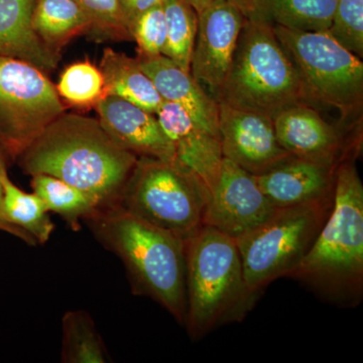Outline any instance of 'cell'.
Here are the masks:
<instances>
[{"mask_svg": "<svg viewBox=\"0 0 363 363\" xmlns=\"http://www.w3.org/2000/svg\"><path fill=\"white\" fill-rule=\"evenodd\" d=\"M167 42L162 55L190 72L191 58L197 35L198 14L184 0H164Z\"/></svg>", "mask_w": 363, "mask_h": 363, "instance_id": "24", "label": "cell"}, {"mask_svg": "<svg viewBox=\"0 0 363 363\" xmlns=\"http://www.w3.org/2000/svg\"><path fill=\"white\" fill-rule=\"evenodd\" d=\"M32 23L40 39L54 51L90 28L89 18L76 0H35Z\"/></svg>", "mask_w": 363, "mask_h": 363, "instance_id": "21", "label": "cell"}, {"mask_svg": "<svg viewBox=\"0 0 363 363\" xmlns=\"http://www.w3.org/2000/svg\"><path fill=\"white\" fill-rule=\"evenodd\" d=\"M218 104L224 159L257 176L292 157L279 145L271 117Z\"/></svg>", "mask_w": 363, "mask_h": 363, "instance_id": "12", "label": "cell"}, {"mask_svg": "<svg viewBox=\"0 0 363 363\" xmlns=\"http://www.w3.org/2000/svg\"><path fill=\"white\" fill-rule=\"evenodd\" d=\"M186 296L193 340L247 316L259 296L248 289L235 238L203 225L186 241Z\"/></svg>", "mask_w": 363, "mask_h": 363, "instance_id": "4", "label": "cell"}, {"mask_svg": "<svg viewBox=\"0 0 363 363\" xmlns=\"http://www.w3.org/2000/svg\"><path fill=\"white\" fill-rule=\"evenodd\" d=\"M104 79L105 96L113 95L156 114L164 100L154 83L138 64V59L104 50L99 66Z\"/></svg>", "mask_w": 363, "mask_h": 363, "instance_id": "19", "label": "cell"}, {"mask_svg": "<svg viewBox=\"0 0 363 363\" xmlns=\"http://www.w3.org/2000/svg\"><path fill=\"white\" fill-rule=\"evenodd\" d=\"M216 101L272 119L295 105L310 104L272 23L245 18Z\"/></svg>", "mask_w": 363, "mask_h": 363, "instance_id": "5", "label": "cell"}, {"mask_svg": "<svg viewBox=\"0 0 363 363\" xmlns=\"http://www.w3.org/2000/svg\"><path fill=\"white\" fill-rule=\"evenodd\" d=\"M209 193L180 162L138 157L114 205L187 241L204 225Z\"/></svg>", "mask_w": 363, "mask_h": 363, "instance_id": "6", "label": "cell"}, {"mask_svg": "<svg viewBox=\"0 0 363 363\" xmlns=\"http://www.w3.org/2000/svg\"><path fill=\"white\" fill-rule=\"evenodd\" d=\"M138 61L164 101L180 105L198 126L220 138L218 102L193 78L190 72L183 70L164 55L138 56Z\"/></svg>", "mask_w": 363, "mask_h": 363, "instance_id": "17", "label": "cell"}, {"mask_svg": "<svg viewBox=\"0 0 363 363\" xmlns=\"http://www.w3.org/2000/svg\"><path fill=\"white\" fill-rule=\"evenodd\" d=\"M338 0H272V23L291 30L326 32Z\"/></svg>", "mask_w": 363, "mask_h": 363, "instance_id": "25", "label": "cell"}, {"mask_svg": "<svg viewBox=\"0 0 363 363\" xmlns=\"http://www.w3.org/2000/svg\"><path fill=\"white\" fill-rule=\"evenodd\" d=\"M16 159L23 173L61 179L101 208L116 201L138 157L121 147L98 118L64 112Z\"/></svg>", "mask_w": 363, "mask_h": 363, "instance_id": "1", "label": "cell"}, {"mask_svg": "<svg viewBox=\"0 0 363 363\" xmlns=\"http://www.w3.org/2000/svg\"><path fill=\"white\" fill-rule=\"evenodd\" d=\"M184 1L187 2L189 6H192L193 9H195L196 13H200L202 9H204L205 7L211 4L212 2H214L215 0H184ZM228 1L233 2V4H235L238 9L242 11L241 9V4L240 0H228Z\"/></svg>", "mask_w": 363, "mask_h": 363, "instance_id": "33", "label": "cell"}, {"mask_svg": "<svg viewBox=\"0 0 363 363\" xmlns=\"http://www.w3.org/2000/svg\"><path fill=\"white\" fill-rule=\"evenodd\" d=\"M90 21V28L119 39H133L119 0H76Z\"/></svg>", "mask_w": 363, "mask_h": 363, "instance_id": "29", "label": "cell"}, {"mask_svg": "<svg viewBox=\"0 0 363 363\" xmlns=\"http://www.w3.org/2000/svg\"><path fill=\"white\" fill-rule=\"evenodd\" d=\"M329 35L358 58H363V0H338Z\"/></svg>", "mask_w": 363, "mask_h": 363, "instance_id": "27", "label": "cell"}, {"mask_svg": "<svg viewBox=\"0 0 363 363\" xmlns=\"http://www.w3.org/2000/svg\"><path fill=\"white\" fill-rule=\"evenodd\" d=\"M32 177L33 193L43 200L49 212L60 215L73 230H78L79 222L89 218L99 208L89 196L61 179L45 174Z\"/></svg>", "mask_w": 363, "mask_h": 363, "instance_id": "22", "label": "cell"}, {"mask_svg": "<svg viewBox=\"0 0 363 363\" xmlns=\"http://www.w3.org/2000/svg\"><path fill=\"white\" fill-rule=\"evenodd\" d=\"M65 112L44 71L0 57V150L16 159L57 117Z\"/></svg>", "mask_w": 363, "mask_h": 363, "instance_id": "9", "label": "cell"}, {"mask_svg": "<svg viewBox=\"0 0 363 363\" xmlns=\"http://www.w3.org/2000/svg\"><path fill=\"white\" fill-rule=\"evenodd\" d=\"M6 155L4 154L1 150H0V230L6 231V233L9 234H13V235L16 236V238H21L20 233L7 224L6 221L2 218V198H4V188H2V175H4V172L7 171L6 164Z\"/></svg>", "mask_w": 363, "mask_h": 363, "instance_id": "32", "label": "cell"}, {"mask_svg": "<svg viewBox=\"0 0 363 363\" xmlns=\"http://www.w3.org/2000/svg\"><path fill=\"white\" fill-rule=\"evenodd\" d=\"M2 218L20 233L21 240L30 245H44L51 238L55 225L49 210L35 193H26L7 175H2Z\"/></svg>", "mask_w": 363, "mask_h": 363, "instance_id": "20", "label": "cell"}, {"mask_svg": "<svg viewBox=\"0 0 363 363\" xmlns=\"http://www.w3.org/2000/svg\"><path fill=\"white\" fill-rule=\"evenodd\" d=\"M338 166L292 157L255 177L272 206H298L334 194Z\"/></svg>", "mask_w": 363, "mask_h": 363, "instance_id": "16", "label": "cell"}, {"mask_svg": "<svg viewBox=\"0 0 363 363\" xmlns=\"http://www.w3.org/2000/svg\"><path fill=\"white\" fill-rule=\"evenodd\" d=\"M95 107L98 121L124 150L138 157L178 161L156 114L113 95H106Z\"/></svg>", "mask_w": 363, "mask_h": 363, "instance_id": "14", "label": "cell"}, {"mask_svg": "<svg viewBox=\"0 0 363 363\" xmlns=\"http://www.w3.org/2000/svg\"><path fill=\"white\" fill-rule=\"evenodd\" d=\"M272 121L279 145L294 157L332 166L353 160L345 149L340 131L310 104L290 107Z\"/></svg>", "mask_w": 363, "mask_h": 363, "instance_id": "13", "label": "cell"}, {"mask_svg": "<svg viewBox=\"0 0 363 363\" xmlns=\"http://www.w3.org/2000/svg\"><path fill=\"white\" fill-rule=\"evenodd\" d=\"M156 116L173 145L177 160L199 177L210 192L223 164L220 138L198 126L187 111L174 102H162Z\"/></svg>", "mask_w": 363, "mask_h": 363, "instance_id": "15", "label": "cell"}, {"mask_svg": "<svg viewBox=\"0 0 363 363\" xmlns=\"http://www.w3.org/2000/svg\"><path fill=\"white\" fill-rule=\"evenodd\" d=\"M35 0H0V57L21 60L48 72L60 59L35 32L32 23Z\"/></svg>", "mask_w": 363, "mask_h": 363, "instance_id": "18", "label": "cell"}, {"mask_svg": "<svg viewBox=\"0 0 363 363\" xmlns=\"http://www.w3.org/2000/svg\"><path fill=\"white\" fill-rule=\"evenodd\" d=\"M274 210L255 175L224 159L218 181L209 193L204 225L236 240L259 226Z\"/></svg>", "mask_w": 363, "mask_h": 363, "instance_id": "11", "label": "cell"}, {"mask_svg": "<svg viewBox=\"0 0 363 363\" xmlns=\"http://www.w3.org/2000/svg\"><path fill=\"white\" fill-rule=\"evenodd\" d=\"M289 278L325 302L357 307L363 298V185L352 159L336 169L330 214Z\"/></svg>", "mask_w": 363, "mask_h": 363, "instance_id": "2", "label": "cell"}, {"mask_svg": "<svg viewBox=\"0 0 363 363\" xmlns=\"http://www.w3.org/2000/svg\"><path fill=\"white\" fill-rule=\"evenodd\" d=\"M164 0H119L121 11L128 23V28L133 26L136 18L143 13L157 6H161Z\"/></svg>", "mask_w": 363, "mask_h": 363, "instance_id": "30", "label": "cell"}, {"mask_svg": "<svg viewBox=\"0 0 363 363\" xmlns=\"http://www.w3.org/2000/svg\"><path fill=\"white\" fill-rule=\"evenodd\" d=\"M86 221L123 260L135 293L152 298L185 326L186 241L114 204L98 208Z\"/></svg>", "mask_w": 363, "mask_h": 363, "instance_id": "3", "label": "cell"}, {"mask_svg": "<svg viewBox=\"0 0 363 363\" xmlns=\"http://www.w3.org/2000/svg\"><path fill=\"white\" fill-rule=\"evenodd\" d=\"M298 72L309 104L333 107L347 117L362 109L363 63L328 32H305L274 26Z\"/></svg>", "mask_w": 363, "mask_h": 363, "instance_id": "8", "label": "cell"}, {"mask_svg": "<svg viewBox=\"0 0 363 363\" xmlns=\"http://www.w3.org/2000/svg\"><path fill=\"white\" fill-rule=\"evenodd\" d=\"M62 362L66 363L108 362L106 348L94 322L84 311L67 312L63 318Z\"/></svg>", "mask_w": 363, "mask_h": 363, "instance_id": "23", "label": "cell"}, {"mask_svg": "<svg viewBox=\"0 0 363 363\" xmlns=\"http://www.w3.org/2000/svg\"><path fill=\"white\" fill-rule=\"evenodd\" d=\"M133 39L140 57L162 55L167 42V23L164 6H157L143 13L130 26Z\"/></svg>", "mask_w": 363, "mask_h": 363, "instance_id": "28", "label": "cell"}, {"mask_svg": "<svg viewBox=\"0 0 363 363\" xmlns=\"http://www.w3.org/2000/svg\"><path fill=\"white\" fill-rule=\"evenodd\" d=\"M335 190V189H334ZM334 194L312 203L276 208L271 216L236 238L248 289L259 296L289 278L311 250L333 206Z\"/></svg>", "mask_w": 363, "mask_h": 363, "instance_id": "7", "label": "cell"}, {"mask_svg": "<svg viewBox=\"0 0 363 363\" xmlns=\"http://www.w3.org/2000/svg\"><path fill=\"white\" fill-rule=\"evenodd\" d=\"M56 89L72 105L95 106L105 96L104 75L89 61L74 63L62 73Z\"/></svg>", "mask_w": 363, "mask_h": 363, "instance_id": "26", "label": "cell"}, {"mask_svg": "<svg viewBox=\"0 0 363 363\" xmlns=\"http://www.w3.org/2000/svg\"><path fill=\"white\" fill-rule=\"evenodd\" d=\"M241 9L247 20L267 21L272 23V0H240Z\"/></svg>", "mask_w": 363, "mask_h": 363, "instance_id": "31", "label": "cell"}, {"mask_svg": "<svg viewBox=\"0 0 363 363\" xmlns=\"http://www.w3.org/2000/svg\"><path fill=\"white\" fill-rule=\"evenodd\" d=\"M197 14V35L190 74L216 100L247 18L228 0H215Z\"/></svg>", "mask_w": 363, "mask_h": 363, "instance_id": "10", "label": "cell"}]
</instances>
